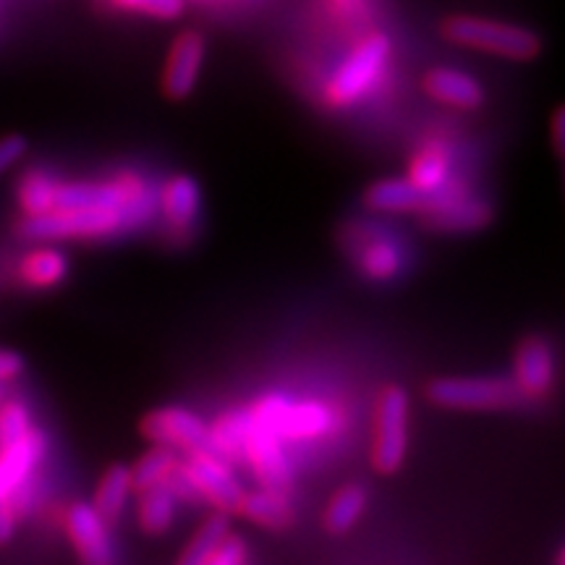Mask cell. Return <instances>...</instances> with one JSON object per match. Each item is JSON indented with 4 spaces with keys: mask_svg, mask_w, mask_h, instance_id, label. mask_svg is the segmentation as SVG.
Returning a JSON list of instances; mask_svg holds the SVG:
<instances>
[{
    "mask_svg": "<svg viewBox=\"0 0 565 565\" xmlns=\"http://www.w3.org/2000/svg\"><path fill=\"white\" fill-rule=\"evenodd\" d=\"M443 38L454 45L471 47L511 61H534L542 53V38L526 26L505 24L498 19L454 13L443 21Z\"/></svg>",
    "mask_w": 565,
    "mask_h": 565,
    "instance_id": "obj_1",
    "label": "cell"
},
{
    "mask_svg": "<svg viewBox=\"0 0 565 565\" xmlns=\"http://www.w3.org/2000/svg\"><path fill=\"white\" fill-rule=\"evenodd\" d=\"M427 398L454 412H494L521 406L526 395L511 377H440L427 385Z\"/></svg>",
    "mask_w": 565,
    "mask_h": 565,
    "instance_id": "obj_2",
    "label": "cell"
},
{
    "mask_svg": "<svg viewBox=\"0 0 565 565\" xmlns=\"http://www.w3.org/2000/svg\"><path fill=\"white\" fill-rule=\"evenodd\" d=\"M124 221V210L113 207H55L40 215H26L19 231L26 238L55 242V238H97L116 233Z\"/></svg>",
    "mask_w": 565,
    "mask_h": 565,
    "instance_id": "obj_3",
    "label": "cell"
},
{
    "mask_svg": "<svg viewBox=\"0 0 565 565\" xmlns=\"http://www.w3.org/2000/svg\"><path fill=\"white\" fill-rule=\"evenodd\" d=\"M408 448V393L401 385H387L374 412L372 466L380 475H395L404 466Z\"/></svg>",
    "mask_w": 565,
    "mask_h": 565,
    "instance_id": "obj_4",
    "label": "cell"
},
{
    "mask_svg": "<svg viewBox=\"0 0 565 565\" xmlns=\"http://www.w3.org/2000/svg\"><path fill=\"white\" fill-rule=\"evenodd\" d=\"M387 55H391V40H387V34L383 32L370 34L362 45L353 47L349 58L343 61V66L338 68L333 82H330V105H335V108H349L351 103H356L359 97L372 87V82L377 79Z\"/></svg>",
    "mask_w": 565,
    "mask_h": 565,
    "instance_id": "obj_5",
    "label": "cell"
},
{
    "mask_svg": "<svg viewBox=\"0 0 565 565\" xmlns=\"http://www.w3.org/2000/svg\"><path fill=\"white\" fill-rule=\"evenodd\" d=\"M183 477L192 482L200 500H210L217 511L236 513L244 498V487L236 482L225 461L212 454L210 448L189 450L186 461H179Z\"/></svg>",
    "mask_w": 565,
    "mask_h": 565,
    "instance_id": "obj_6",
    "label": "cell"
},
{
    "mask_svg": "<svg viewBox=\"0 0 565 565\" xmlns=\"http://www.w3.org/2000/svg\"><path fill=\"white\" fill-rule=\"evenodd\" d=\"M141 437L154 445H168L175 450L210 448V427L200 416L181 406L152 408L139 422Z\"/></svg>",
    "mask_w": 565,
    "mask_h": 565,
    "instance_id": "obj_7",
    "label": "cell"
},
{
    "mask_svg": "<svg viewBox=\"0 0 565 565\" xmlns=\"http://www.w3.org/2000/svg\"><path fill=\"white\" fill-rule=\"evenodd\" d=\"M204 55H207V40L202 32L186 30L173 40L171 53H168L166 68H162V95L168 100H186L192 95L196 82H200Z\"/></svg>",
    "mask_w": 565,
    "mask_h": 565,
    "instance_id": "obj_8",
    "label": "cell"
},
{
    "mask_svg": "<svg viewBox=\"0 0 565 565\" xmlns=\"http://www.w3.org/2000/svg\"><path fill=\"white\" fill-rule=\"evenodd\" d=\"M424 221L435 231H479L492 223V204L484 200H475L469 194H456L440 189L427 196L422 204Z\"/></svg>",
    "mask_w": 565,
    "mask_h": 565,
    "instance_id": "obj_9",
    "label": "cell"
},
{
    "mask_svg": "<svg viewBox=\"0 0 565 565\" xmlns=\"http://www.w3.org/2000/svg\"><path fill=\"white\" fill-rule=\"evenodd\" d=\"M244 456L246 461L252 463L259 484L267 487V490L291 492L294 471L286 461V454H282L278 437L252 424L249 435H246V443H244Z\"/></svg>",
    "mask_w": 565,
    "mask_h": 565,
    "instance_id": "obj_10",
    "label": "cell"
},
{
    "mask_svg": "<svg viewBox=\"0 0 565 565\" xmlns=\"http://www.w3.org/2000/svg\"><path fill=\"white\" fill-rule=\"evenodd\" d=\"M66 532L79 561L105 565L113 561L105 519L89 503H74L66 513Z\"/></svg>",
    "mask_w": 565,
    "mask_h": 565,
    "instance_id": "obj_11",
    "label": "cell"
},
{
    "mask_svg": "<svg viewBox=\"0 0 565 565\" xmlns=\"http://www.w3.org/2000/svg\"><path fill=\"white\" fill-rule=\"evenodd\" d=\"M42 456H45V435L34 427L19 440L6 443L0 450V498H11L30 479Z\"/></svg>",
    "mask_w": 565,
    "mask_h": 565,
    "instance_id": "obj_12",
    "label": "cell"
},
{
    "mask_svg": "<svg viewBox=\"0 0 565 565\" xmlns=\"http://www.w3.org/2000/svg\"><path fill=\"white\" fill-rule=\"evenodd\" d=\"M513 380L524 395H545L555 383L553 349L542 338H526L515 349Z\"/></svg>",
    "mask_w": 565,
    "mask_h": 565,
    "instance_id": "obj_13",
    "label": "cell"
},
{
    "mask_svg": "<svg viewBox=\"0 0 565 565\" xmlns=\"http://www.w3.org/2000/svg\"><path fill=\"white\" fill-rule=\"evenodd\" d=\"M424 92L437 103L454 105L461 110H475L484 103V89L475 76L456 68H429L424 74Z\"/></svg>",
    "mask_w": 565,
    "mask_h": 565,
    "instance_id": "obj_14",
    "label": "cell"
},
{
    "mask_svg": "<svg viewBox=\"0 0 565 565\" xmlns=\"http://www.w3.org/2000/svg\"><path fill=\"white\" fill-rule=\"evenodd\" d=\"M236 513H242L252 524L270 529V532H286L294 526L296 519L294 508L288 503V492L267 490V487L257 492H244Z\"/></svg>",
    "mask_w": 565,
    "mask_h": 565,
    "instance_id": "obj_15",
    "label": "cell"
},
{
    "mask_svg": "<svg viewBox=\"0 0 565 565\" xmlns=\"http://www.w3.org/2000/svg\"><path fill=\"white\" fill-rule=\"evenodd\" d=\"M202 207L200 183L192 175H173L162 189V212L173 228H186L196 221Z\"/></svg>",
    "mask_w": 565,
    "mask_h": 565,
    "instance_id": "obj_16",
    "label": "cell"
},
{
    "mask_svg": "<svg viewBox=\"0 0 565 565\" xmlns=\"http://www.w3.org/2000/svg\"><path fill=\"white\" fill-rule=\"evenodd\" d=\"M424 196L419 189L414 186L412 179H383L374 181L364 192V204L370 210L380 212H414L422 210Z\"/></svg>",
    "mask_w": 565,
    "mask_h": 565,
    "instance_id": "obj_17",
    "label": "cell"
},
{
    "mask_svg": "<svg viewBox=\"0 0 565 565\" xmlns=\"http://www.w3.org/2000/svg\"><path fill=\"white\" fill-rule=\"evenodd\" d=\"M131 494V469L124 463H113L108 471L97 482L95 498H92V508L103 515L105 524L116 521L124 513L126 500Z\"/></svg>",
    "mask_w": 565,
    "mask_h": 565,
    "instance_id": "obj_18",
    "label": "cell"
},
{
    "mask_svg": "<svg viewBox=\"0 0 565 565\" xmlns=\"http://www.w3.org/2000/svg\"><path fill=\"white\" fill-rule=\"evenodd\" d=\"M408 179L424 196H433L435 192L448 183L450 179V154L443 147H427L412 160V168H408Z\"/></svg>",
    "mask_w": 565,
    "mask_h": 565,
    "instance_id": "obj_19",
    "label": "cell"
},
{
    "mask_svg": "<svg viewBox=\"0 0 565 565\" xmlns=\"http://www.w3.org/2000/svg\"><path fill=\"white\" fill-rule=\"evenodd\" d=\"M179 450L168 448V445H154L152 450H147L145 456H139L137 466L131 469V490L145 492L150 487H160L168 482V477L173 475L175 466H179Z\"/></svg>",
    "mask_w": 565,
    "mask_h": 565,
    "instance_id": "obj_20",
    "label": "cell"
},
{
    "mask_svg": "<svg viewBox=\"0 0 565 565\" xmlns=\"http://www.w3.org/2000/svg\"><path fill=\"white\" fill-rule=\"evenodd\" d=\"M366 511V490L359 484H345L333 494L328 511H324L322 524L330 534H345L356 526Z\"/></svg>",
    "mask_w": 565,
    "mask_h": 565,
    "instance_id": "obj_21",
    "label": "cell"
},
{
    "mask_svg": "<svg viewBox=\"0 0 565 565\" xmlns=\"http://www.w3.org/2000/svg\"><path fill=\"white\" fill-rule=\"evenodd\" d=\"M139 526L145 534H166L175 515V494L166 484L139 492Z\"/></svg>",
    "mask_w": 565,
    "mask_h": 565,
    "instance_id": "obj_22",
    "label": "cell"
},
{
    "mask_svg": "<svg viewBox=\"0 0 565 565\" xmlns=\"http://www.w3.org/2000/svg\"><path fill=\"white\" fill-rule=\"evenodd\" d=\"M228 532H231L228 513L217 511L215 515H210V519L204 521L200 529H196L192 540L186 542V547H183V553L179 555V563L181 565H207L210 555L215 553V547L221 545Z\"/></svg>",
    "mask_w": 565,
    "mask_h": 565,
    "instance_id": "obj_23",
    "label": "cell"
},
{
    "mask_svg": "<svg viewBox=\"0 0 565 565\" xmlns=\"http://www.w3.org/2000/svg\"><path fill=\"white\" fill-rule=\"evenodd\" d=\"M68 259L58 249H38L21 265V278L32 288H55L66 280Z\"/></svg>",
    "mask_w": 565,
    "mask_h": 565,
    "instance_id": "obj_24",
    "label": "cell"
},
{
    "mask_svg": "<svg viewBox=\"0 0 565 565\" xmlns=\"http://www.w3.org/2000/svg\"><path fill=\"white\" fill-rule=\"evenodd\" d=\"M252 416L249 412H231L225 414L221 422L215 424V429H210V450L212 454H221L228 458L244 456V443L249 435Z\"/></svg>",
    "mask_w": 565,
    "mask_h": 565,
    "instance_id": "obj_25",
    "label": "cell"
},
{
    "mask_svg": "<svg viewBox=\"0 0 565 565\" xmlns=\"http://www.w3.org/2000/svg\"><path fill=\"white\" fill-rule=\"evenodd\" d=\"M330 427V412L322 404H288L280 427L282 437H317Z\"/></svg>",
    "mask_w": 565,
    "mask_h": 565,
    "instance_id": "obj_26",
    "label": "cell"
},
{
    "mask_svg": "<svg viewBox=\"0 0 565 565\" xmlns=\"http://www.w3.org/2000/svg\"><path fill=\"white\" fill-rule=\"evenodd\" d=\"M55 189H58V183H55L51 175L38 171L26 173L19 189V204L24 207L26 215H40V212L53 210Z\"/></svg>",
    "mask_w": 565,
    "mask_h": 565,
    "instance_id": "obj_27",
    "label": "cell"
},
{
    "mask_svg": "<svg viewBox=\"0 0 565 565\" xmlns=\"http://www.w3.org/2000/svg\"><path fill=\"white\" fill-rule=\"evenodd\" d=\"M398 267H401V257L391 244H383V242L372 244L370 249L362 254V270L374 280L393 278Z\"/></svg>",
    "mask_w": 565,
    "mask_h": 565,
    "instance_id": "obj_28",
    "label": "cell"
},
{
    "mask_svg": "<svg viewBox=\"0 0 565 565\" xmlns=\"http://www.w3.org/2000/svg\"><path fill=\"white\" fill-rule=\"evenodd\" d=\"M32 429V414L30 408L19 401H9V404L0 406V445L19 440L21 435H26Z\"/></svg>",
    "mask_w": 565,
    "mask_h": 565,
    "instance_id": "obj_29",
    "label": "cell"
},
{
    "mask_svg": "<svg viewBox=\"0 0 565 565\" xmlns=\"http://www.w3.org/2000/svg\"><path fill=\"white\" fill-rule=\"evenodd\" d=\"M246 557H249V553H246L244 536L228 532L221 545L215 547V553L210 555L207 565H242L246 563Z\"/></svg>",
    "mask_w": 565,
    "mask_h": 565,
    "instance_id": "obj_30",
    "label": "cell"
},
{
    "mask_svg": "<svg viewBox=\"0 0 565 565\" xmlns=\"http://www.w3.org/2000/svg\"><path fill=\"white\" fill-rule=\"evenodd\" d=\"M121 6H129V9H137L141 13H150V17L158 19H175L181 17L183 0H118Z\"/></svg>",
    "mask_w": 565,
    "mask_h": 565,
    "instance_id": "obj_31",
    "label": "cell"
},
{
    "mask_svg": "<svg viewBox=\"0 0 565 565\" xmlns=\"http://www.w3.org/2000/svg\"><path fill=\"white\" fill-rule=\"evenodd\" d=\"M26 147H30V141H26V137H21V134H9V137L0 139V175L9 173L24 158Z\"/></svg>",
    "mask_w": 565,
    "mask_h": 565,
    "instance_id": "obj_32",
    "label": "cell"
},
{
    "mask_svg": "<svg viewBox=\"0 0 565 565\" xmlns=\"http://www.w3.org/2000/svg\"><path fill=\"white\" fill-rule=\"evenodd\" d=\"M21 372H24V356L11 349H0V383H9Z\"/></svg>",
    "mask_w": 565,
    "mask_h": 565,
    "instance_id": "obj_33",
    "label": "cell"
},
{
    "mask_svg": "<svg viewBox=\"0 0 565 565\" xmlns=\"http://www.w3.org/2000/svg\"><path fill=\"white\" fill-rule=\"evenodd\" d=\"M17 534V508L9 503V498H0V545H9Z\"/></svg>",
    "mask_w": 565,
    "mask_h": 565,
    "instance_id": "obj_34",
    "label": "cell"
},
{
    "mask_svg": "<svg viewBox=\"0 0 565 565\" xmlns=\"http://www.w3.org/2000/svg\"><path fill=\"white\" fill-rule=\"evenodd\" d=\"M553 150L557 158H563L565 152V110L557 108L553 113Z\"/></svg>",
    "mask_w": 565,
    "mask_h": 565,
    "instance_id": "obj_35",
    "label": "cell"
},
{
    "mask_svg": "<svg viewBox=\"0 0 565 565\" xmlns=\"http://www.w3.org/2000/svg\"><path fill=\"white\" fill-rule=\"evenodd\" d=\"M0 398H3V393H0Z\"/></svg>",
    "mask_w": 565,
    "mask_h": 565,
    "instance_id": "obj_36",
    "label": "cell"
}]
</instances>
